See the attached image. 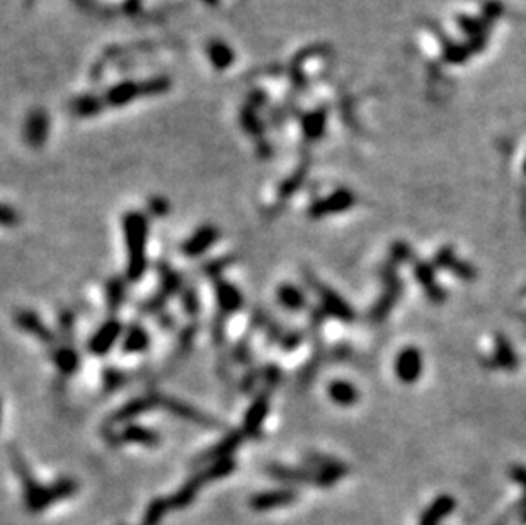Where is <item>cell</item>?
I'll use <instances>...</instances> for the list:
<instances>
[{
    "label": "cell",
    "instance_id": "obj_1",
    "mask_svg": "<svg viewBox=\"0 0 526 525\" xmlns=\"http://www.w3.org/2000/svg\"><path fill=\"white\" fill-rule=\"evenodd\" d=\"M146 220L140 214H130L125 217V234L126 244H128V278L130 280H140L145 272L146 256Z\"/></svg>",
    "mask_w": 526,
    "mask_h": 525
},
{
    "label": "cell",
    "instance_id": "obj_2",
    "mask_svg": "<svg viewBox=\"0 0 526 525\" xmlns=\"http://www.w3.org/2000/svg\"><path fill=\"white\" fill-rule=\"evenodd\" d=\"M160 406L167 409V411H171L174 416H179V418L186 420V422H193V423L200 424V427L213 428V430L216 427H218V428L222 427V423L216 422L215 418H211V416H206L204 413L198 411L196 408L189 406V404H186L179 399H172V397H162Z\"/></svg>",
    "mask_w": 526,
    "mask_h": 525
},
{
    "label": "cell",
    "instance_id": "obj_4",
    "mask_svg": "<svg viewBox=\"0 0 526 525\" xmlns=\"http://www.w3.org/2000/svg\"><path fill=\"white\" fill-rule=\"evenodd\" d=\"M218 239V230L211 225L201 227L198 232L193 234V237H189L188 241L183 244V253L186 256H200L204 251L210 248L211 244Z\"/></svg>",
    "mask_w": 526,
    "mask_h": 525
},
{
    "label": "cell",
    "instance_id": "obj_6",
    "mask_svg": "<svg viewBox=\"0 0 526 525\" xmlns=\"http://www.w3.org/2000/svg\"><path fill=\"white\" fill-rule=\"evenodd\" d=\"M266 413H268V396H266V394H261V397H257L256 403H254L249 411H247L246 423H243L247 434L249 435L257 434L259 427H261V423L264 422Z\"/></svg>",
    "mask_w": 526,
    "mask_h": 525
},
{
    "label": "cell",
    "instance_id": "obj_15",
    "mask_svg": "<svg viewBox=\"0 0 526 525\" xmlns=\"http://www.w3.org/2000/svg\"><path fill=\"white\" fill-rule=\"evenodd\" d=\"M293 500L292 491H276V493H268V495L257 496L253 501L256 507H271V505H280V503H288Z\"/></svg>",
    "mask_w": 526,
    "mask_h": 525
},
{
    "label": "cell",
    "instance_id": "obj_7",
    "mask_svg": "<svg viewBox=\"0 0 526 525\" xmlns=\"http://www.w3.org/2000/svg\"><path fill=\"white\" fill-rule=\"evenodd\" d=\"M121 440L133 443H143V445H157L160 442V437H158L156 431L140 427V424H128L121 431Z\"/></svg>",
    "mask_w": 526,
    "mask_h": 525
},
{
    "label": "cell",
    "instance_id": "obj_16",
    "mask_svg": "<svg viewBox=\"0 0 526 525\" xmlns=\"http://www.w3.org/2000/svg\"><path fill=\"white\" fill-rule=\"evenodd\" d=\"M184 307L189 314H196L198 312V299H196L195 290H188L184 297Z\"/></svg>",
    "mask_w": 526,
    "mask_h": 525
},
{
    "label": "cell",
    "instance_id": "obj_13",
    "mask_svg": "<svg viewBox=\"0 0 526 525\" xmlns=\"http://www.w3.org/2000/svg\"><path fill=\"white\" fill-rule=\"evenodd\" d=\"M55 364L63 374H72L79 365V357L72 348L63 346V348H58L55 351Z\"/></svg>",
    "mask_w": 526,
    "mask_h": 525
},
{
    "label": "cell",
    "instance_id": "obj_10",
    "mask_svg": "<svg viewBox=\"0 0 526 525\" xmlns=\"http://www.w3.org/2000/svg\"><path fill=\"white\" fill-rule=\"evenodd\" d=\"M146 346H149V334H146V331L143 327L137 326V324L131 326L125 334L123 350L133 353V351H143Z\"/></svg>",
    "mask_w": 526,
    "mask_h": 525
},
{
    "label": "cell",
    "instance_id": "obj_11",
    "mask_svg": "<svg viewBox=\"0 0 526 525\" xmlns=\"http://www.w3.org/2000/svg\"><path fill=\"white\" fill-rule=\"evenodd\" d=\"M278 299L283 304V307L292 311H300L305 306V295L293 285H281L278 290Z\"/></svg>",
    "mask_w": 526,
    "mask_h": 525
},
{
    "label": "cell",
    "instance_id": "obj_5",
    "mask_svg": "<svg viewBox=\"0 0 526 525\" xmlns=\"http://www.w3.org/2000/svg\"><path fill=\"white\" fill-rule=\"evenodd\" d=\"M215 288H216V299H218L220 307H222V311L225 312V314L235 312L239 307L242 306V297L234 285L218 280L216 281Z\"/></svg>",
    "mask_w": 526,
    "mask_h": 525
},
{
    "label": "cell",
    "instance_id": "obj_14",
    "mask_svg": "<svg viewBox=\"0 0 526 525\" xmlns=\"http://www.w3.org/2000/svg\"><path fill=\"white\" fill-rule=\"evenodd\" d=\"M123 300H125V285L118 278L111 280L107 283V307L111 311H116V309L121 306Z\"/></svg>",
    "mask_w": 526,
    "mask_h": 525
},
{
    "label": "cell",
    "instance_id": "obj_9",
    "mask_svg": "<svg viewBox=\"0 0 526 525\" xmlns=\"http://www.w3.org/2000/svg\"><path fill=\"white\" fill-rule=\"evenodd\" d=\"M242 442V435L239 431H234V434H228L218 445L213 447L206 452V455H201L198 461H204V459H216V457H225V455L232 454L235 449L239 447V443Z\"/></svg>",
    "mask_w": 526,
    "mask_h": 525
},
{
    "label": "cell",
    "instance_id": "obj_3",
    "mask_svg": "<svg viewBox=\"0 0 526 525\" xmlns=\"http://www.w3.org/2000/svg\"><path fill=\"white\" fill-rule=\"evenodd\" d=\"M121 331V324L116 321V319H111V321H107L98 333L94 334V338L91 339V345H89V350L96 355L107 353V351L113 348V345L116 343V339L119 338Z\"/></svg>",
    "mask_w": 526,
    "mask_h": 525
},
{
    "label": "cell",
    "instance_id": "obj_12",
    "mask_svg": "<svg viewBox=\"0 0 526 525\" xmlns=\"http://www.w3.org/2000/svg\"><path fill=\"white\" fill-rule=\"evenodd\" d=\"M329 394H331L332 399L336 401L338 404H353L356 401V391L351 384L343 380H336L331 384V389H329Z\"/></svg>",
    "mask_w": 526,
    "mask_h": 525
},
{
    "label": "cell",
    "instance_id": "obj_8",
    "mask_svg": "<svg viewBox=\"0 0 526 525\" xmlns=\"http://www.w3.org/2000/svg\"><path fill=\"white\" fill-rule=\"evenodd\" d=\"M17 324L22 327V330L29 331V333L36 334L38 338L43 339L45 343H52L53 341V334L50 333L48 330H46V326L43 323L40 321V319L36 318V316L33 314V312H21V314L17 316Z\"/></svg>",
    "mask_w": 526,
    "mask_h": 525
},
{
    "label": "cell",
    "instance_id": "obj_18",
    "mask_svg": "<svg viewBox=\"0 0 526 525\" xmlns=\"http://www.w3.org/2000/svg\"><path fill=\"white\" fill-rule=\"evenodd\" d=\"M301 339V334L295 333V334H286L285 338V345H288L286 348H295V345H299Z\"/></svg>",
    "mask_w": 526,
    "mask_h": 525
},
{
    "label": "cell",
    "instance_id": "obj_17",
    "mask_svg": "<svg viewBox=\"0 0 526 525\" xmlns=\"http://www.w3.org/2000/svg\"><path fill=\"white\" fill-rule=\"evenodd\" d=\"M2 222H3V225H14L15 214H14V210H10L9 207H3V210H2Z\"/></svg>",
    "mask_w": 526,
    "mask_h": 525
}]
</instances>
